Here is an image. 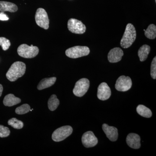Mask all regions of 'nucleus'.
Instances as JSON below:
<instances>
[{
    "mask_svg": "<svg viewBox=\"0 0 156 156\" xmlns=\"http://www.w3.org/2000/svg\"><path fill=\"white\" fill-rule=\"evenodd\" d=\"M26 66L25 63L20 61L15 62L11 66L6 73V77L11 82H14L25 74Z\"/></svg>",
    "mask_w": 156,
    "mask_h": 156,
    "instance_id": "f257e3e1",
    "label": "nucleus"
},
{
    "mask_svg": "<svg viewBox=\"0 0 156 156\" xmlns=\"http://www.w3.org/2000/svg\"><path fill=\"white\" fill-rule=\"evenodd\" d=\"M136 36V29L134 25L131 23H128L120 42L121 47L125 49L130 48L135 41Z\"/></svg>",
    "mask_w": 156,
    "mask_h": 156,
    "instance_id": "f03ea898",
    "label": "nucleus"
},
{
    "mask_svg": "<svg viewBox=\"0 0 156 156\" xmlns=\"http://www.w3.org/2000/svg\"><path fill=\"white\" fill-rule=\"evenodd\" d=\"M17 53L20 56L24 58H34L38 54L39 48L36 46L31 45L30 46L23 44L19 46L17 50Z\"/></svg>",
    "mask_w": 156,
    "mask_h": 156,
    "instance_id": "7ed1b4c3",
    "label": "nucleus"
},
{
    "mask_svg": "<svg viewBox=\"0 0 156 156\" xmlns=\"http://www.w3.org/2000/svg\"><path fill=\"white\" fill-rule=\"evenodd\" d=\"M90 53L89 48L87 46H77L69 48L66 51V55L69 58H76L87 56Z\"/></svg>",
    "mask_w": 156,
    "mask_h": 156,
    "instance_id": "20e7f679",
    "label": "nucleus"
},
{
    "mask_svg": "<svg viewBox=\"0 0 156 156\" xmlns=\"http://www.w3.org/2000/svg\"><path fill=\"white\" fill-rule=\"evenodd\" d=\"M73 131V128L70 126H62L57 128L53 132L52 139L55 142L62 141L72 134Z\"/></svg>",
    "mask_w": 156,
    "mask_h": 156,
    "instance_id": "39448f33",
    "label": "nucleus"
},
{
    "mask_svg": "<svg viewBox=\"0 0 156 156\" xmlns=\"http://www.w3.org/2000/svg\"><path fill=\"white\" fill-rule=\"evenodd\" d=\"M35 21L37 25L45 30H48L49 27L50 20L48 13L44 9L39 8L36 12Z\"/></svg>",
    "mask_w": 156,
    "mask_h": 156,
    "instance_id": "423d86ee",
    "label": "nucleus"
},
{
    "mask_svg": "<svg viewBox=\"0 0 156 156\" xmlns=\"http://www.w3.org/2000/svg\"><path fill=\"white\" fill-rule=\"evenodd\" d=\"M90 86L89 80L83 78L76 83L75 86L73 90V93L76 96L83 97L88 91Z\"/></svg>",
    "mask_w": 156,
    "mask_h": 156,
    "instance_id": "0eeeda50",
    "label": "nucleus"
},
{
    "mask_svg": "<svg viewBox=\"0 0 156 156\" xmlns=\"http://www.w3.org/2000/svg\"><path fill=\"white\" fill-rule=\"evenodd\" d=\"M67 27L69 30L76 34H82L86 31V27L83 22L75 18H71L68 21Z\"/></svg>",
    "mask_w": 156,
    "mask_h": 156,
    "instance_id": "6e6552de",
    "label": "nucleus"
},
{
    "mask_svg": "<svg viewBox=\"0 0 156 156\" xmlns=\"http://www.w3.org/2000/svg\"><path fill=\"white\" fill-rule=\"evenodd\" d=\"M132 85L131 78L129 76H122L117 80L115 87L118 91L126 92L131 89Z\"/></svg>",
    "mask_w": 156,
    "mask_h": 156,
    "instance_id": "1a4fd4ad",
    "label": "nucleus"
},
{
    "mask_svg": "<svg viewBox=\"0 0 156 156\" xmlns=\"http://www.w3.org/2000/svg\"><path fill=\"white\" fill-rule=\"evenodd\" d=\"M82 142L85 147H92L97 145L98 140L93 132L89 131L83 134Z\"/></svg>",
    "mask_w": 156,
    "mask_h": 156,
    "instance_id": "9d476101",
    "label": "nucleus"
},
{
    "mask_svg": "<svg viewBox=\"0 0 156 156\" xmlns=\"http://www.w3.org/2000/svg\"><path fill=\"white\" fill-rule=\"evenodd\" d=\"M110 88L106 83H101L98 88L97 97L101 100H107L111 95Z\"/></svg>",
    "mask_w": 156,
    "mask_h": 156,
    "instance_id": "9b49d317",
    "label": "nucleus"
},
{
    "mask_svg": "<svg viewBox=\"0 0 156 156\" xmlns=\"http://www.w3.org/2000/svg\"><path fill=\"white\" fill-rule=\"evenodd\" d=\"M124 55L123 50L119 48H115L111 50L108 55V61L111 63H116L121 61Z\"/></svg>",
    "mask_w": 156,
    "mask_h": 156,
    "instance_id": "f8f14e48",
    "label": "nucleus"
},
{
    "mask_svg": "<svg viewBox=\"0 0 156 156\" xmlns=\"http://www.w3.org/2000/svg\"><path fill=\"white\" fill-rule=\"evenodd\" d=\"M102 128L107 137L109 140L112 141H116L119 136L117 128L113 126H109L106 124H104L102 125Z\"/></svg>",
    "mask_w": 156,
    "mask_h": 156,
    "instance_id": "ddd939ff",
    "label": "nucleus"
},
{
    "mask_svg": "<svg viewBox=\"0 0 156 156\" xmlns=\"http://www.w3.org/2000/svg\"><path fill=\"white\" fill-rule=\"evenodd\" d=\"M126 142L130 147L134 149H139L141 146L140 136L135 133L128 134L126 138Z\"/></svg>",
    "mask_w": 156,
    "mask_h": 156,
    "instance_id": "4468645a",
    "label": "nucleus"
},
{
    "mask_svg": "<svg viewBox=\"0 0 156 156\" xmlns=\"http://www.w3.org/2000/svg\"><path fill=\"white\" fill-rule=\"evenodd\" d=\"M21 102V99L16 97L12 94L6 95L3 100V104L6 106L11 107L16 105Z\"/></svg>",
    "mask_w": 156,
    "mask_h": 156,
    "instance_id": "2eb2a0df",
    "label": "nucleus"
},
{
    "mask_svg": "<svg viewBox=\"0 0 156 156\" xmlns=\"http://www.w3.org/2000/svg\"><path fill=\"white\" fill-rule=\"evenodd\" d=\"M18 10V7L14 3L5 1H0V11L1 12H16Z\"/></svg>",
    "mask_w": 156,
    "mask_h": 156,
    "instance_id": "dca6fc26",
    "label": "nucleus"
},
{
    "mask_svg": "<svg viewBox=\"0 0 156 156\" xmlns=\"http://www.w3.org/2000/svg\"><path fill=\"white\" fill-rule=\"evenodd\" d=\"M56 80V78L55 77L48 78H44L40 81L37 88L39 90L47 89L53 86Z\"/></svg>",
    "mask_w": 156,
    "mask_h": 156,
    "instance_id": "f3484780",
    "label": "nucleus"
},
{
    "mask_svg": "<svg viewBox=\"0 0 156 156\" xmlns=\"http://www.w3.org/2000/svg\"><path fill=\"white\" fill-rule=\"evenodd\" d=\"M150 51L151 48L148 45L145 44L141 46L138 51V56L141 62L145 61Z\"/></svg>",
    "mask_w": 156,
    "mask_h": 156,
    "instance_id": "a211bd4d",
    "label": "nucleus"
},
{
    "mask_svg": "<svg viewBox=\"0 0 156 156\" xmlns=\"http://www.w3.org/2000/svg\"><path fill=\"white\" fill-rule=\"evenodd\" d=\"M136 110L138 114L144 118H151L152 115L151 110L142 105H138L136 107Z\"/></svg>",
    "mask_w": 156,
    "mask_h": 156,
    "instance_id": "6ab92c4d",
    "label": "nucleus"
},
{
    "mask_svg": "<svg viewBox=\"0 0 156 156\" xmlns=\"http://www.w3.org/2000/svg\"><path fill=\"white\" fill-rule=\"evenodd\" d=\"M59 105V101L56 97V95H51L48 101V107L50 110L53 111L56 109Z\"/></svg>",
    "mask_w": 156,
    "mask_h": 156,
    "instance_id": "aec40b11",
    "label": "nucleus"
},
{
    "mask_svg": "<svg viewBox=\"0 0 156 156\" xmlns=\"http://www.w3.org/2000/svg\"><path fill=\"white\" fill-rule=\"evenodd\" d=\"M144 34L147 38L153 40L156 37V26L154 24L149 25L146 30H144Z\"/></svg>",
    "mask_w": 156,
    "mask_h": 156,
    "instance_id": "412c9836",
    "label": "nucleus"
},
{
    "mask_svg": "<svg viewBox=\"0 0 156 156\" xmlns=\"http://www.w3.org/2000/svg\"><path fill=\"white\" fill-rule=\"evenodd\" d=\"M8 123L9 126H11L15 129H22L23 127V123L22 121L17 120L16 118L10 119L8 121Z\"/></svg>",
    "mask_w": 156,
    "mask_h": 156,
    "instance_id": "4be33fe9",
    "label": "nucleus"
},
{
    "mask_svg": "<svg viewBox=\"0 0 156 156\" xmlns=\"http://www.w3.org/2000/svg\"><path fill=\"white\" fill-rule=\"evenodd\" d=\"M30 107L27 104H24L15 109V112L18 115H23L30 111Z\"/></svg>",
    "mask_w": 156,
    "mask_h": 156,
    "instance_id": "5701e85b",
    "label": "nucleus"
},
{
    "mask_svg": "<svg viewBox=\"0 0 156 156\" xmlns=\"http://www.w3.org/2000/svg\"><path fill=\"white\" fill-rule=\"evenodd\" d=\"M10 41L4 37H0V46L2 47L3 50H8L11 46Z\"/></svg>",
    "mask_w": 156,
    "mask_h": 156,
    "instance_id": "b1692460",
    "label": "nucleus"
},
{
    "mask_svg": "<svg viewBox=\"0 0 156 156\" xmlns=\"http://www.w3.org/2000/svg\"><path fill=\"white\" fill-rule=\"evenodd\" d=\"M11 131L9 128L0 125V137H8L10 135Z\"/></svg>",
    "mask_w": 156,
    "mask_h": 156,
    "instance_id": "393cba45",
    "label": "nucleus"
},
{
    "mask_svg": "<svg viewBox=\"0 0 156 156\" xmlns=\"http://www.w3.org/2000/svg\"><path fill=\"white\" fill-rule=\"evenodd\" d=\"M151 76L154 80L156 79V57L153 59L151 66Z\"/></svg>",
    "mask_w": 156,
    "mask_h": 156,
    "instance_id": "a878e982",
    "label": "nucleus"
},
{
    "mask_svg": "<svg viewBox=\"0 0 156 156\" xmlns=\"http://www.w3.org/2000/svg\"><path fill=\"white\" fill-rule=\"evenodd\" d=\"M9 17H7L4 12H1L0 13V20H2V21H5V20H9Z\"/></svg>",
    "mask_w": 156,
    "mask_h": 156,
    "instance_id": "bb28decb",
    "label": "nucleus"
},
{
    "mask_svg": "<svg viewBox=\"0 0 156 156\" xmlns=\"http://www.w3.org/2000/svg\"><path fill=\"white\" fill-rule=\"evenodd\" d=\"M3 91V87L2 84H0V97L2 96Z\"/></svg>",
    "mask_w": 156,
    "mask_h": 156,
    "instance_id": "cd10ccee",
    "label": "nucleus"
}]
</instances>
